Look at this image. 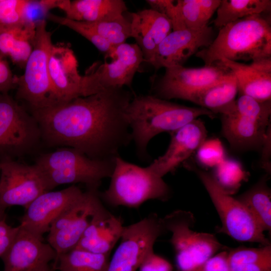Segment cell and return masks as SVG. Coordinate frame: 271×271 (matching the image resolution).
I'll list each match as a JSON object with an SVG mask.
<instances>
[{
  "label": "cell",
  "instance_id": "obj_6",
  "mask_svg": "<svg viewBox=\"0 0 271 271\" xmlns=\"http://www.w3.org/2000/svg\"><path fill=\"white\" fill-rule=\"evenodd\" d=\"M220 114L222 132L233 149H262L270 137V100L239 95Z\"/></svg>",
  "mask_w": 271,
  "mask_h": 271
},
{
  "label": "cell",
  "instance_id": "obj_2",
  "mask_svg": "<svg viewBox=\"0 0 271 271\" xmlns=\"http://www.w3.org/2000/svg\"><path fill=\"white\" fill-rule=\"evenodd\" d=\"M126 115L137 154L146 161L148 146L154 137L164 132L170 133L200 116L213 118L215 114L201 107L187 106L151 94L133 96Z\"/></svg>",
  "mask_w": 271,
  "mask_h": 271
},
{
  "label": "cell",
  "instance_id": "obj_30",
  "mask_svg": "<svg viewBox=\"0 0 271 271\" xmlns=\"http://www.w3.org/2000/svg\"><path fill=\"white\" fill-rule=\"evenodd\" d=\"M186 29H201L208 25L221 0H178Z\"/></svg>",
  "mask_w": 271,
  "mask_h": 271
},
{
  "label": "cell",
  "instance_id": "obj_19",
  "mask_svg": "<svg viewBox=\"0 0 271 271\" xmlns=\"http://www.w3.org/2000/svg\"><path fill=\"white\" fill-rule=\"evenodd\" d=\"M48 67L51 86L59 103L85 97L83 75L79 73L77 58L68 44L53 45Z\"/></svg>",
  "mask_w": 271,
  "mask_h": 271
},
{
  "label": "cell",
  "instance_id": "obj_38",
  "mask_svg": "<svg viewBox=\"0 0 271 271\" xmlns=\"http://www.w3.org/2000/svg\"><path fill=\"white\" fill-rule=\"evenodd\" d=\"M26 0H0V25H11L23 22Z\"/></svg>",
  "mask_w": 271,
  "mask_h": 271
},
{
  "label": "cell",
  "instance_id": "obj_36",
  "mask_svg": "<svg viewBox=\"0 0 271 271\" xmlns=\"http://www.w3.org/2000/svg\"><path fill=\"white\" fill-rule=\"evenodd\" d=\"M197 158L206 167H216L225 158L221 143L217 139L205 141L197 151Z\"/></svg>",
  "mask_w": 271,
  "mask_h": 271
},
{
  "label": "cell",
  "instance_id": "obj_7",
  "mask_svg": "<svg viewBox=\"0 0 271 271\" xmlns=\"http://www.w3.org/2000/svg\"><path fill=\"white\" fill-rule=\"evenodd\" d=\"M52 34L46 21L36 25L32 51L25 65L22 75H15L17 97L26 101L31 110L51 106L59 103L52 89L49 73V59L52 47Z\"/></svg>",
  "mask_w": 271,
  "mask_h": 271
},
{
  "label": "cell",
  "instance_id": "obj_43",
  "mask_svg": "<svg viewBox=\"0 0 271 271\" xmlns=\"http://www.w3.org/2000/svg\"><path fill=\"white\" fill-rule=\"evenodd\" d=\"M229 271H271V258L230 267Z\"/></svg>",
  "mask_w": 271,
  "mask_h": 271
},
{
  "label": "cell",
  "instance_id": "obj_37",
  "mask_svg": "<svg viewBox=\"0 0 271 271\" xmlns=\"http://www.w3.org/2000/svg\"><path fill=\"white\" fill-rule=\"evenodd\" d=\"M146 2L150 6L151 9L165 15L170 20L173 31L186 29L177 1L147 0Z\"/></svg>",
  "mask_w": 271,
  "mask_h": 271
},
{
  "label": "cell",
  "instance_id": "obj_23",
  "mask_svg": "<svg viewBox=\"0 0 271 271\" xmlns=\"http://www.w3.org/2000/svg\"><path fill=\"white\" fill-rule=\"evenodd\" d=\"M123 227L119 217L103 207L93 217L75 247L93 253L110 255L120 240Z\"/></svg>",
  "mask_w": 271,
  "mask_h": 271
},
{
  "label": "cell",
  "instance_id": "obj_9",
  "mask_svg": "<svg viewBox=\"0 0 271 271\" xmlns=\"http://www.w3.org/2000/svg\"><path fill=\"white\" fill-rule=\"evenodd\" d=\"M162 221L166 231L171 233L170 242L176 254L179 271H193L216 254L222 244L213 234L194 231L195 222L192 213L174 211Z\"/></svg>",
  "mask_w": 271,
  "mask_h": 271
},
{
  "label": "cell",
  "instance_id": "obj_26",
  "mask_svg": "<svg viewBox=\"0 0 271 271\" xmlns=\"http://www.w3.org/2000/svg\"><path fill=\"white\" fill-rule=\"evenodd\" d=\"M238 92L236 79L231 71L223 80L198 92L191 102L215 114L220 113L235 100Z\"/></svg>",
  "mask_w": 271,
  "mask_h": 271
},
{
  "label": "cell",
  "instance_id": "obj_15",
  "mask_svg": "<svg viewBox=\"0 0 271 271\" xmlns=\"http://www.w3.org/2000/svg\"><path fill=\"white\" fill-rule=\"evenodd\" d=\"M0 170V211L13 206L26 208L48 189L40 169L13 160H5Z\"/></svg>",
  "mask_w": 271,
  "mask_h": 271
},
{
  "label": "cell",
  "instance_id": "obj_8",
  "mask_svg": "<svg viewBox=\"0 0 271 271\" xmlns=\"http://www.w3.org/2000/svg\"><path fill=\"white\" fill-rule=\"evenodd\" d=\"M196 173L204 186L220 218V231L236 241L270 244L255 218L236 198L224 191L212 175L186 163L183 164Z\"/></svg>",
  "mask_w": 271,
  "mask_h": 271
},
{
  "label": "cell",
  "instance_id": "obj_40",
  "mask_svg": "<svg viewBox=\"0 0 271 271\" xmlns=\"http://www.w3.org/2000/svg\"><path fill=\"white\" fill-rule=\"evenodd\" d=\"M139 271H172L171 264L154 251L150 253L139 268Z\"/></svg>",
  "mask_w": 271,
  "mask_h": 271
},
{
  "label": "cell",
  "instance_id": "obj_28",
  "mask_svg": "<svg viewBox=\"0 0 271 271\" xmlns=\"http://www.w3.org/2000/svg\"><path fill=\"white\" fill-rule=\"evenodd\" d=\"M270 0H221L214 25L219 28L238 20L269 12Z\"/></svg>",
  "mask_w": 271,
  "mask_h": 271
},
{
  "label": "cell",
  "instance_id": "obj_44",
  "mask_svg": "<svg viewBox=\"0 0 271 271\" xmlns=\"http://www.w3.org/2000/svg\"><path fill=\"white\" fill-rule=\"evenodd\" d=\"M54 268L53 267V266H50L45 271H54Z\"/></svg>",
  "mask_w": 271,
  "mask_h": 271
},
{
  "label": "cell",
  "instance_id": "obj_42",
  "mask_svg": "<svg viewBox=\"0 0 271 271\" xmlns=\"http://www.w3.org/2000/svg\"><path fill=\"white\" fill-rule=\"evenodd\" d=\"M14 77L8 63L0 55V92L6 93L16 87Z\"/></svg>",
  "mask_w": 271,
  "mask_h": 271
},
{
  "label": "cell",
  "instance_id": "obj_35",
  "mask_svg": "<svg viewBox=\"0 0 271 271\" xmlns=\"http://www.w3.org/2000/svg\"><path fill=\"white\" fill-rule=\"evenodd\" d=\"M60 0H26L23 12V22L37 25L46 21L49 12L58 8Z\"/></svg>",
  "mask_w": 271,
  "mask_h": 271
},
{
  "label": "cell",
  "instance_id": "obj_34",
  "mask_svg": "<svg viewBox=\"0 0 271 271\" xmlns=\"http://www.w3.org/2000/svg\"><path fill=\"white\" fill-rule=\"evenodd\" d=\"M271 258V244L260 247H239L227 251L229 268Z\"/></svg>",
  "mask_w": 271,
  "mask_h": 271
},
{
  "label": "cell",
  "instance_id": "obj_4",
  "mask_svg": "<svg viewBox=\"0 0 271 271\" xmlns=\"http://www.w3.org/2000/svg\"><path fill=\"white\" fill-rule=\"evenodd\" d=\"M108 188L100 192L101 200L113 207L137 208L151 200L165 201L171 196V189L150 167H142L123 160L119 155Z\"/></svg>",
  "mask_w": 271,
  "mask_h": 271
},
{
  "label": "cell",
  "instance_id": "obj_29",
  "mask_svg": "<svg viewBox=\"0 0 271 271\" xmlns=\"http://www.w3.org/2000/svg\"><path fill=\"white\" fill-rule=\"evenodd\" d=\"M109 255L74 248L60 255L52 266L59 271H106Z\"/></svg>",
  "mask_w": 271,
  "mask_h": 271
},
{
  "label": "cell",
  "instance_id": "obj_22",
  "mask_svg": "<svg viewBox=\"0 0 271 271\" xmlns=\"http://www.w3.org/2000/svg\"><path fill=\"white\" fill-rule=\"evenodd\" d=\"M220 61L234 75L239 95L261 101L271 100V58L249 64L226 59Z\"/></svg>",
  "mask_w": 271,
  "mask_h": 271
},
{
  "label": "cell",
  "instance_id": "obj_11",
  "mask_svg": "<svg viewBox=\"0 0 271 271\" xmlns=\"http://www.w3.org/2000/svg\"><path fill=\"white\" fill-rule=\"evenodd\" d=\"M106 54L111 61L94 63L83 75L85 96L111 87H131L134 75L145 62L142 52L136 43L114 46Z\"/></svg>",
  "mask_w": 271,
  "mask_h": 271
},
{
  "label": "cell",
  "instance_id": "obj_5",
  "mask_svg": "<svg viewBox=\"0 0 271 271\" xmlns=\"http://www.w3.org/2000/svg\"><path fill=\"white\" fill-rule=\"evenodd\" d=\"M115 159L95 160L75 149L62 147L42 154L35 164L42 171L49 191L76 183L84 184L87 189H98L103 179L111 177Z\"/></svg>",
  "mask_w": 271,
  "mask_h": 271
},
{
  "label": "cell",
  "instance_id": "obj_16",
  "mask_svg": "<svg viewBox=\"0 0 271 271\" xmlns=\"http://www.w3.org/2000/svg\"><path fill=\"white\" fill-rule=\"evenodd\" d=\"M83 193V191L74 185L59 191L44 192L25 208L20 225L43 237L56 218L78 200Z\"/></svg>",
  "mask_w": 271,
  "mask_h": 271
},
{
  "label": "cell",
  "instance_id": "obj_33",
  "mask_svg": "<svg viewBox=\"0 0 271 271\" xmlns=\"http://www.w3.org/2000/svg\"><path fill=\"white\" fill-rule=\"evenodd\" d=\"M47 18L78 33L91 42L98 50L105 54L109 52L114 47L85 22L76 21L52 14H49Z\"/></svg>",
  "mask_w": 271,
  "mask_h": 271
},
{
  "label": "cell",
  "instance_id": "obj_14",
  "mask_svg": "<svg viewBox=\"0 0 271 271\" xmlns=\"http://www.w3.org/2000/svg\"><path fill=\"white\" fill-rule=\"evenodd\" d=\"M231 72L220 61L199 68H167L154 87L153 95L167 100L175 98L191 101L198 92L223 80Z\"/></svg>",
  "mask_w": 271,
  "mask_h": 271
},
{
  "label": "cell",
  "instance_id": "obj_25",
  "mask_svg": "<svg viewBox=\"0 0 271 271\" xmlns=\"http://www.w3.org/2000/svg\"><path fill=\"white\" fill-rule=\"evenodd\" d=\"M36 31V25L26 22L0 25V55L24 67L33 50Z\"/></svg>",
  "mask_w": 271,
  "mask_h": 271
},
{
  "label": "cell",
  "instance_id": "obj_13",
  "mask_svg": "<svg viewBox=\"0 0 271 271\" xmlns=\"http://www.w3.org/2000/svg\"><path fill=\"white\" fill-rule=\"evenodd\" d=\"M166 232L162 218L155 213L124 226L120 243L109 260L106 271H136L154 251L157 239Z\"/></svg>",
  "mask_w": 271,
  "mask_h": 271
},
{
  "label": "cell",
  "instance_id": "obj_31",
  "mask_svg": "<svg viewBox=\"0 0 271 271\" xmlns=\"http://www.w3.org/2000/svg\"><path fill=\"white\" fill-rule=\"evenodd\" d=\"M86 23L113 46L124 43L131 37L130 19L124 14L111 21Z\"/></svg>",
  "mask_w": 271,
  "mask_h": 271
},
{
  "label": "cell",
  "instance_id": "obj_17",
  "mask_svg": "<svg viewBox=\"0 0 271 271\" xmlns=\"http://www.w3.org/2000/svg\"><path fill=\"white\" fill-rule=\"evenodd\" d=\"M19 226L13 242L1 258L4 271H45L56 259L55 250L43 237Z\"/></svg>",
  "mask_w": 271,
  "mask_h": 271
},
{
  "label": "cell",
  "instance_id": "obj_41",
  "mask_svg": "<svg viewBox=\"0 0 271 271\" xmlns=\"http://www.w3.org/2000/svg\"><path fill=\"white\" fill-rule=\"evenodd\" d=\"M227 257V251H221L193 271H229Z\"/></svg>",
  "mask_w": 271,
  "mask_h": 271
},
{
  "label": "cell",
  "instance_id": "obj_10",
  "mask_svg": "<svg viewBox=\"0 0 271 271\" xmlns=\"http://www.w3.org/2000/svg\"><path fill=\"white\" fill-rule=\"evenodd\" d=\"M41 140V130L33 115L6 93L0 94L2 161L30 153Z\"/></svg>",
  "mask_w": 271,
  "mask_h": 271
},
{
  "label": "cell",
  "instance_id": "obj_1",
  "mask_svg": "<svg viewBox=\"0 0 271 271\" xmlns=\"http://www.w3.org/2000/svg\"><path fill=\"white\" fill-rule=\"evenodd\" d=\"M133 97L124 87H111L31 113L48 146L72 148L93 159L111 160L132 141L126 110Z\"/></svg>",
  "mask_w": 271,
  "mask_h": 271
},
{
  "label": "cell",
  "instance_id": "obj_3",
  "mask_svg": "<svg viewBox=\"0 0 271 271\" xmlns=\"http://www.w3.org/2000/svg\"><path fill=\"white\" fill-rule=\"evenodd\" d=\"M196 56L205 65L226 59L257 61L271 58V26L262 14L248 16L220 28L217 37Z\"/></svg>",
  "mask_w": 271,
  "mask_h": 271
},
{
  "label": "cell",
  "instance_id": "obj_24",
  "mask_svg": "<svg viewBox=\"0 0 271 271\" xmlns=\"http://www.w3.org/2000/svg\"><path fill=\"white\" fill-rule=\"evenodd\" d=\"M58 8L66 18L85 22L113 20L127 10L122 0H60Z\"/></svg>",
  "mask_w": 271,
  "mask_h": 271
},
{
  "label": "cell",
  "instance_id": "obj_27",
  "mask_svg": "<svg viewBox=\"0 0 271 271\" xmlns=\"http://www.w3.org/2000/svg\"><path fill=\"white\" fill-rule=\"evenodd\" d=\"M236 198L249 210L262 229H271V192L264 177Z\"/></svg>",
  "mask_w": 271,
  "mask_h": 271
},
{
  "label": "cell",
  "instance_id": "obj_32",
  "mask_svg": "<svg viewBox=\"0 0 271 271\" xmlns=\"http://www.w3.org/2000/svg\"><path fill=\"white\" fill-rule=\"evenodd\" d=\"M214 168V179L230 194L239 188L247 176L241 164L234 160L225 158Z\"/></svg>",
  "mask_w": 271,
  "mask_h": 271
},
{
  "label": "cell",
  "instance_id": "obj_21",
  "mask_svg": "<svg viewBox=\"0 0 271 271\" xmlns=\"http://www.w3.org/2000/svg\"><path fill=\"white\" fill-rule=\"evenodd\" d=\"M130 17L131 37L141 50L145 62L150 64L159 45L172 32V23L152 9L132 13Z\"/></svg>",
  "mask_w": 271,
  "mask_h": 271
},
{
  "label": "cell",
  "instance_id": "obj_12",
  "mask_svg": "<svg viewBox=\"0 0 271 271\" xmlns=\"http://www.w3.org/2000/svg\"><path fill=\"white\" fill-rule=\"evenodd\" d=\"M103 207L98 189H87L56 218L47 236L48 243L56 253V259L76 246L93 217Z\"/></svg>",
  "mask_w": 271,
  "mask_h": 271
},
{
  "label": "cell",
  "instance_id": "obj_45",
  "mask_svg": "<svg viewBox=\"0 0 271 271\" xmlns=\"http://www.w3.org/2000/svg\"><path fill=\"white\" fill-rule=\"evenodd\" d=\"M5 163V161H1L0 162V170L2 169V168L4 166Z\"/></svg>",
  "mask_w": 271,
  "mask_h": 271
},
{
  "label": "cell",
  "instance_id": "obj_39",
  "mask_svg": "<svg viewBox=\"0 0 271 271\" xmlns=\"http://www.w3.org/2000/svg\"><path fill=\"white\" fill-rule=\"evenodd\" d=\"M19 226L12 227L6 221L5 212L0 211V257L5 254L13 242Z\"/></svg>",
  "mask_w": 271,
  "mask_h": 271
},
{
  "label": "cell",
  "instance_id": "obj_20",
  "mask_svg": "<svg viewBox=\"0 0 271 271\" xmlns=\"http://www.w3.org/2000/svg\"><path fill=\"white\" fill-rule=\"evenodd\" d=\"M170 134L171 141L165 153L149 165L163 178L175 171L197 152L206 141L207 130L203 122L197 118Z\"/></svg>",
  "mask_w": 271,
  "mask_h": 271
},
{
  "label": "cell",
  "instance_id": "obj_18",
  "mask_svg": "<svg viewBox=\"0 0 271 271\" xmlns=\"http://www.w3.org/2000/svg\"><path fill=\"white\" fill-rule=\"evenodd\" d=\"M212 27L198 30L184 29L172 31L159 45L150 62L156 70L162 68L183 66L201 47H207L213 40Z\"/></svg>",
  "mask_w": 271,
  "mask_h": 271
}]
</instances>
